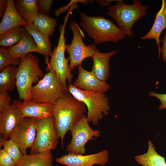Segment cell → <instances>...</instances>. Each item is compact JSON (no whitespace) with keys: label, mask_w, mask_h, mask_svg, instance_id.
<instances>
[{"label":"cell","mask_w":166,"mask_h":166,"mask_svg":"<svg viewBox=\"0 0 166 166\" xmlns=\"http://www.w3.org/2000/svg\"><path fill=\"white\" fill-rule=\"evenodd\" d=\"M148 95L149 97H156L159 100L160 104L158 107V109H166V93L160 94L152 91L149 93Z\"/></svg>","instance_id":"obj_32"},{"label":"cell","mask_w":166,"mask_h":166,"mask_svg":"<svg viewBox=\"0 0 166 166\" xmlns=\"http://www.w3.org/2000/svg\"><path fill=\"white\" fill-rule=\"evenodd\" d=\"M53 156L51 151L23 155L16 166H53Z\"/></svg>","instance_id":"obj_21"},{"label":"cell","mask_w":166,"mask_h":166,"mask_svg":"<svg viewBox=\"0 0 166 166\" xmlns=\"http://www.w3.org/2000/svg\"><path fill=\"white\" fill-rule=\"evenodd\" d=\"M31 35L35 42L38 53L48 57L52 52L49 37L38 31L33 24L28 23L23 26Z\"/></svg>","instance_id":"obj_20"},{"label":"cell","mask_w":166,"mask_h":166,"mask_svg":"<svg viewBox=\"0 0 166 166\" xmlns=\"http://www.w3.org/2000/svg\"><path fill=\"white\" fill-rule=\"evenodd\" d=\"M7 5V0H0V17L2 18L6 10Z\"/></svg>","instance_id":"obj_34"},{"label":"cell","mask_w":166,"mask_h":166,"mask_svg":"<svg viewBox=\"0 0 166 166\" xmlns=\"http://www.w3.org/2000/svg\"><path fill=\"white\" fill-rule=\"evenodd\" d=\"M11 99L8 92H0V110L11 104Z\"/></svg>","instance_id":"obj_31"},{"label":"cell","mask_w":166,"mask_h":166,"mask_svg":"<svg viewBox=\"0 0 166 166\" xmlns=\"http://www.w3.org/2000/svg\"><path fill=\"white\" fill-rule=\"evenodd\" d=\"M7 49L10 55L20 59L31 52L38 53L36 44L32 36L26 30L19 42Z\"/></svg>","instance_id":"obj_19"},{"label":"cell","mask_w":166,"mask_h":166,"mask_svg":"<svg viewBox=\"0 0 166 166\" xmlns=\"http://www.w3.org/2000/svg\"><path fill=\"white\" fill-rule=\"evenodd\" d=\"M44 76L36 56L30 53L21 59L17 67L16 85L20 99L29 100L33 84L37 83Z\"/></svg>","instance_id":"obj_4"},{"label":"cell","mask_w":166,"mask_h":166,"mask_svg":"<svg viewBox=\"0 0 166 166\" xmlns=\"http://www.w3.org/2000/svg\"><path fill=\"white\" fill-rule=\"evenodd\" d=\"M38 121L30 117L22 118L10 137L18 146L23 155L27 154V150L30 149L34 144Z\"/></svg>","instance_id":"obj_11"},{"label":"cell","mask_w":166,"mask_h":166,"mask_svg":"<svg viewBox=\"0 0 166 166\" xmlns=\"http://www.w3.org/2000/svg\"><path fill=\"white\" fill-rule=\"evenodd\" d=\"M69 26L72 32L73 38L70 44L66 45L65 50L69 55V67L72 71L77 66L81 65L85 59L92 58L98 49L94 44L88 45L85 44L83 41L84 34L75 21L72 22Z\"/></svg>","instance_id":"obj_8"},{"label":"cell","mask_w":166,"mask_h":166,"mask_svg":"<svg viewBox=\"0 0 166 166\" xmlns=\"http://www.w3.org/2000/svg\"><path fill=\"white\" fill-rule=\"evenodd\" d=\"M162 46L160 48L159 56L160 57V54H162V61L165 62L166 61V31L165 33L164 37L161 39Z\"/></svg>","instance_id":"obj_33"},{"label":"cell","mask_w":166,"mask_h":166,"mask_svg":"<svg viewBox=\"0 0 166 166\" xmlns=\"http://www.w3.org/2000/svg\"><path fill=\"white\" fill-rule=\"evenodd\" d=\"M70 13L69 11L64 18V23L59 26L60 36L57 46L54 47L50 56L49 62H47L48 70H53L65 87L67 88L66 81L72 83L73 75L69 67V58H66L65 53V28L68 17Z\"/></svg>","instance_id":"obj_7"},{"label":"cell","mask_w":166,"mask_h":166,"mask_svg":"<svg viewBox=\"0 0 166 166\" xmlns=\"http://www.w3.org/2000/svg\"><path fill=\"white\" fill-rule=\"evenodd\" d=\"M14 5L20 16L28 24H32L39 13L37 0H17Z\"/></svg>","instance_id":"obj_22"},{"label":"cell","mask_w":166,"mask_h":166,"mask_svg":"<svg viewBox=\"0 0 166 166\" xmlns=\"http://www.w3.org/2000/svg\"><path fill=\"white\" fill-rule=\"evenodd\" d=\"M21 59L12 56L9 53L8 49L5 47L0 48V71L11 66L18 65Z\"/></svg>","instance_id":"obj_27"},{"label":"cell","mask_w":166,"mask_h":166,"mask_svg":"<svg viewBox=\"0 0 166 166\" xmlns=\"http://www.w3.org/2000/svg\"><path fill=\"white\" fill-rule=\"evenodd\" d=\"M67 88L75 99L85 105L87 110L86 116L89 123L98 125L99 121L109 114L110 109L109 99L105 93L83 90L72 83L68 84Z\"/></svg>","instance_id":"obj_3"},{"label":"cell","mask_w":166,"mask_h":166,"mask_svg":"<svg viewBox=\"0 0 166 166\" xmlns=\"http://www.w3.org/2000/svg\"><path fill=\"white\" fill-rule=\"evenodd\" d=\"M86 110L85 105L69 93L54 104L52 116L62 148L64 147V139L66 133L85 114Z\"/></svg>","instance_id":"obj_1"},{"label":"cell","mask_w":166,"mask_h":166,"mask_svg":"<svg viewBox=\"0 0 166 166\" xmlns=\"http://www.w3.org/2000/svg\"><path fill=\"white\" fill-rule=\"evenodd\" d=\"M78 76L73 85L77 88L85 91L105 93L110 88L106 81H101L91 71L84 69L81 65L78 66Z\"/></svg>","instance_id":"obj_14"},{"label":"cell","mask_w":166,"mask_h":166,"mask_svg":"<svg viewBox=\"0 0 166 166\" xmlns=\"http://www.w3.org/2000/svg\"><path fill=\"white\" fill-rule=\"evenodd\" d=\"M53 1L52 0H37L38 10L39 13L48 15Z\"/></svg>","instance_id":"obj_28"},{"label":"cell","mask_w":166,"mask_h":166,"mask_svg":"<svg viewBox=\"0 0 166 166\" xmlns=\"http://www.w3.org/2000/svg\"><path fill=\"white\" fill-rule=\"evenodd\" d=\"M118 52L113 50L102 53L98 50L92 58L93 65L91 71L101 81H106L110 77L109 60Z\"/></svg>","instance_id":"obj_16"},{"label":"cell","mask_w":166,"mask_h":166,"mask_svg":"<svg viewBox=\"0 0 166 166\" xmlns=\"http://www.w3.org/2000/svg\"><path fill=\"white\" fill-rule=\"evenodd\" d=\"M93 0H73L67 4L66 6L61 7L56 10L55 11V15L56 17L59 16L65 11L69 10V8L71 7L74 4L78 2H81L85 4H90L93 2Z\"/></svg>","instance_id":"obj_30"},{"label":"cell","mask_w":166,"mask_h":166,"mask_svg":"<svg viewBox=\"0 0 166 166\" xmlns=\"http://www.w3.org/2000/svg\"><path fill=\"white\" fill-rule=\"evenodd\" d=\"M18 106L22 118L39 120L52 115L54 104L37 102L30 100L22 102L18 100Z\"/></svg>","instance_id":"obj_15"},{"label":"cell","mask_w":166,"mask_h":166,"mask_svg":"<svg viewBox=\"0 0 166 166\" xmlns=\"http://www.w3.org/2000/svg\"><path fill=\"white\" fill-rule=\"evenodd\" d=\"M32 24L40 32L49 37L54 31L57 21L54 18L39 13Z\"/></svg>","instance_id":"obj_23"},{"label":"cell","mask_w":166,"mask_h":166,"mask_svg":"<svg viewBox=\"0 0 166 166\" xmlns=\"http://www.w3.org/2000/svg\"><path fill=\"white\" fill-rule=\"evenodd\" d=\"M13 158L3 149L0 150V166H16Z\"/></svg>","instance_id":"obj_29"},{"label":"cell","mask_w":166,"mask_h":166,"mask_svg":"<svg viewBox=\"0 0 166 166\" xmlns=\"http://www.w3.org/2000/svg\"><path fill=\"white\" fill-rule=\"evenodd\" d=\"M26 30L21 27L9 29L0 35L1 47H10L18 43Z\"/></svg>","instance_id":"obj_25"},{"label":"cell","mask_w":166,"mask_h":166,"mask_svg":"<svg viewBox=\"0 0 166 166\" xmlns=\"http://www.w3.org/2000/svg\"><path fill=\"white\" fill-rule=\"evenodd\" d=\"M17 67L11 66L6 67L0 73V92L13 90L16 85Z\"/></svg>","instance_id":"obj_24"},{"label":"cell","mask_w":166,"mask_h":166,"mask_svg":"<svg viewBox=\"0 0 166 166\" xmlns=\"http://www.w3.org/2000/svg\"><path fill=\"white\" fill-rule=\"evenodd\" d=\"M28 23L17 11L14 1L7 0V9L0 23V35L9 29L23 27Z\"/></svg>","instance_id":"obj_18"},{"label":"cell","mask_w":166,"mask_h":166,"mask_svg":"<svg viewBox=\"0 0 166 166\" xmlns=\"http://www.w3.org/2000/svg\"><path fill=\"white\" fill-rule=\"evenodd\" d=\"M166 28V0H162L161 7L156 14V18L150 30L140 38L142 40L154 39L158 47V55L161 47L160 37L162 32Z\"/></svg>","instance_id":"obj_17"},{"label":"cell","mask_w":166,"mask_h":166,"mask_svg":"<svg viewBox=\"0 0 166 166\" xmlns=\"http://www.w3.org/2000/svg\"><path fill=\"white\" fill-rule=\"evenodd\" d=\"M69 132L72 139L66 150L68 153L76 155H84L87 143L98 137L101 134L100 130L93 129L90 127L85 114L77 121Z\"/></svg>","instance_id":"obj_9"},{"label":"cell","mask_w":166,"mask_h":166,"mask_svg":"<svg viewBox=\"0 0 166 166\" xmlns=\"http://www.w3.org/2000/svg\"><path fill=\"white\" fill-rule=\"evenodd\" d=\"M109 153L107 149L95 153L76 155L68 153L56 159V161L67 166H104L109 161Z\"/></svg>","instance_id":"obj_12"},{"label":"cell","mask_w":166,"mask_h":166,"mask_svg":"<svg viewBox=\"0 0 166 166\" xmlns=\"http://www.w3.org/2000/svg\"><path fill=\"white\" fill-rule=\"evenodd\" d=\"M123 1L120 0L115 5L109 7L106 14L116 21L118 27L126 35L131 37L133 24L146 15L148 7L142 5L140 0H134L130 5Z\"/></svg>","instance_id":"obj_5"},{"label":"cell","mask_w":166,"mask_h":166,"mask_svg":"<svg viewBox=\"0 0 166 166\" xmlns=\"http://www.w3.org/2000/svg\"><path fill=\"white\" fill-rule=\"evenodd\" d=\"M59 138L52 115L38 120L36 136L30 153L51 151L55 149Z\"/></svg>","instance_id":"obj_10"},{"label":"cell","mask_w":166,"mask_h":166,"mask_svg":"<svg viewBox=\"0 0 166 166\" xmlns=\"http://www.w3.org/2000/svg\"><path fill=\"white\" fill-rule=\"evenodd\" d=\"M15 100L8 106L0 110V133L2 138L7 139L17 127L22 117Z\"/></svg>","instance_id":"obj_13"},{"label":"cell","mask_w":166,"mask_h":166,"mask_svg":"<svg viewBox=\"0 0 166 166\" xmlns=\"http://www.w3.org/2000/svg\"><path fill=\"white\" fill-rule=\"evenodd\" d=\"M0 146L11 156L16 164L23 156L20 148L11 138L9 140L2 138Z\"/></svg>","instance_id":"obj_26"},{"label":"cell","mask_w":166,"mask_h":166,"mask_svg":"<svg viewBox=\"0 0 166 166\" xmlns=\"http://www.w3.org/2000/svg\"><path fill=\"white\" fill-rule=\"evenodd\" d=\"M120 0H97V2L99 3L102 6H108L113 2H119Z\"/></svg>","instance_id":"obj_35"},{"label":"cell","mask_w":166,"mask_h":166,"mask_svg":"<svg viewBox=\"0 0 166 166\" xmlns=\"http://www.w3.org/2000/svg\"><path fill=\"white\" fill-rule=\"evenodd\" d=\"M80 25L95 45L106 42H117L125 34L111 20L101 16H91L80 12Z\"/></svg>","instance_id":"obj_2"},{"label":"cell","mask_w":166,"mask_h":166,"mask_svg":"<svg viewBox=\"0 0 166 166\" xmlns=\"http://www.w3.org/2000/svg\"><path fill=\"white\" fill-rule=\"evenodd\" d=\"M68 93L67 88L64 86L55 72L49 69L32 87L30 100L37 102L54 104Z\"/></svg>","instance_id":"obj_6"}]
</instances>
